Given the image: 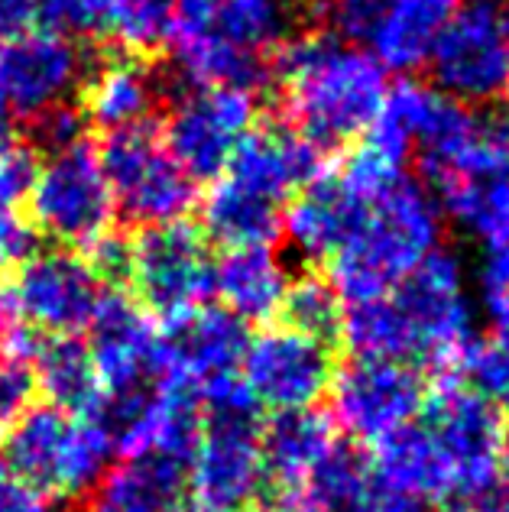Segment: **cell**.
I'll list each match as a JSON object with an SVG mask.
<instances>
[{"instance_id":"12","label":"cell","mask_w":509,"mask_h":512,"mask_svg":"<svg viewBox=\"0 0 509 512\" xmlns=\"http://www.w3.org/2000/svg\"><path fill=\"white\" fill-rule=\"evenodd\" d=\"M257 419H205L202 438L189 464L195 503L211 512H240L263 490L266 467L260 454Z\"/></svg>"},{"instance_id":"9","label":"cell","mask_w":509,"mask_h":512,"mask_svg":"<svg viewBox=\"0 0 509 512\" xmlns=\"http://www.w3.org/2000/svg\"><path fill=\"white\" fill-rule=\"evenodd\" d=\"M257 98L240 88H195L166 117L163 146L192 182H211L227 169L240 140L253 130Z\"/></svg>"},{"instance_id":"14","label":"cell","mask_w":509,"mask_h":512,"mask_svg":"<svg viewBox=\"0 0 509 512\" xmlns=\"http://www.w3.org/2000/svg\"><path fill=\"white\" fill-rule=\"evenodd\" d=\"M244 383L260 406L276 412L312 409L328 393L334 363L328 344L292 328H273L253 338L244 354Z\"/></svg>"},{"instance_id":"31","label":"cell","mask_w":509,"mask_h":512,"mask_svg":"<svg viewBox=\"0 0 509 512\" xmlns=\"http://www.w3.org/2000/svg\"><path fill=\"white\" fill-rule=\"evenodd\" d=\"M279 315L286 318V328L328 344L334 334H341L344 302L331 289V282L318 276H302L296 282H289Z\"/></svg>"},{"instance_id":"30","label":"cell","mask_w":509,"mask_h":512,"mask_svg":"<svg viewBox=\"0 0 509 512\" xmlns=\"http://www.w3.org/2000/svg\"><path fill=\"white\" fill-rule=\"evenodd\" d=\"M370 464L360 454L334 444V451L308 474L296 490L286 493V512H344L364 487Z\"/></svg>"},{"instance_id":"42","label":"cell","mask_w":509,"mask_h":512,"mask_svg":"<svg viewBox=\"0 0 509 512\" xmlns=\"http://www.w3.org/2000/svg\"><path fill=\"white\" fill-rule=\"evenodd\" d=\"M221 0H172V30H169V43L185 36H195L211 26L214 10H218Z\"/></svg>"},{"instance_id":"1","label":"cell","mask_w":509,"mask_h":512,"mask_svg":"<svg viewBox=\"0 0 509 512\" xmlns=\"http://www.w3.org/2000/svg\"><path fill=\"white\" fill-rule=\"evenodd\" d=\"M509 435L503 412L471 386L445 383L419 419L380 444V474L428 503L474 506L503 483Z\"/></svg>"},{"instance_id":"36","label":"cell","mask_w":509,"mask_h":512,"mask_svg":"<svg viewBox=\"0 0 509 512\" xmlns=\"http://www.w3.org/2000/svg\"><path fill=\"white\" fill-rule=\"evenodd\" d=\"M344 512H435V506L403 487L390 483L377 467H370L364 487L347 503Z\"/></svg>"},{"instance_id":"23","label":"cell","mask_w":509,"mask_h":512,"mask_svg":"<svg viewBox=\"0 0 509 512\" xmlns=\"http://www.w3.org/2000/svg\"><path fill=\"white\" fill-rule=\"evenodd\" d=\"M334 425L328 415L315 409H289L276 412L270 422L260 428V454L266 477L283 483L286 493L299 483L334 451Z\"/></svg>"},{"instance_id":"34","label":"cell","mask_w":509,"mask_h":512,"mask_svg":"<svg viewBox=\"0 0 509 512\" xmlns=\"http://www.w3.org/2000/svg\"><path fill=\"white\" fill-rule=\"evenodd\" d=\"M36 20L62 36H104L107 0H36Z\"/></svg>"},{"instance_id":"4","label":"cell","mask_w":509,"mask_h":512,"mask_svg":"<svg viewBox=\"0 0 509 512\" xmlns=\"http://www.w3.org/2000/svg\"><path fill=\"white\" fill-rule=\"evenodd\" d=\"M441 208L412 175L364 201L351 234L331 256V289L347 305L393 292L441 244Z\"/></svg>"},{"instance_id":"7","label":"cell","mask_w":509,"mask_h":512,"mask_svg":"<svg viewBox=\"0 0 509 512\" xmlns=\"http://www.w3.org/2000/svg\"><path fill=\"white\" fill-rule=\"evenodd\" d=\"M26 198L36 227L59 244L88 247L91 240L111 231L114 198L101 172L98 150L88 140L49 153Z\"/></svg>"},{"instance_id":"15","label":"cell","mask_w":509,"mask_h":512,"mask_svg":"<svg viewBox=\"0 0 509 512\" xmlns=\"http://www.w3.org/2000/svg\"><path fill=\"white\" fill-rule=\"evenodd\" d=\"M10 292L26 325L52 338L85 331L101 302L98 279L82 256L69 250L33 253L17 269Z\"/></svg>"},{"instance_id":"8","label":"cell","mask_w":509,"mask_h":512,"mask_svg":"<svg viewBox=\"0 0 509 512\" xmlns=\"http://www.w3.org/2000/svg\"><path fill=\"white\" fill-rule=\"evenodd\" d=\"M140 302L156 318H179L214 295V260L198 227L172 221L146 227L133 240V276Z\"/></svg>"},{"instance_id":"44","label":"cell","mask_w":509,"mask_h":512,"mask_svg":"<svg viewBox=\"0 0 509 512\" xmlns=\"http://www.w3.org/2000/svg\"><path fill=\"white\" fill-rule=\"evenodd\" d=\"M477 282H480V295H497L509 289V247L497 250H484V260L477 269Z\"/></svg>"},{"instance_id":"26","label":"cell","mask_w":509,"mask_h":512,"mask_svg":"<svg viewBox=\"0 0 509 512\" xmlns=\"http://www.w3.org/2000/svg\"><path fill=\"white\" fill-rule=\"evenodd\" d=\"M441 214L474 237L484 250L509 247V163L477 175V179L451 182L438 188Z\"/></svg>"},{"instance_id":"19","label":"cell","mask_w":509,"mask_h":512,"mask_svg":"<svg viewBox=\"0 0 509 512\" xmlns=\"http://www.w3.org/2000/svg\"><path fill=\"white\" fill-rule=\"evenodd\" d=\"M289 282V269L273 244L231 247L214 263V295L244 325L279 315Z\"/></svg>"},{"instance_id":"25","label":"cell","mask_w":509,"mask_h":512,"mask_svg":"<svg viewBox=\"0 0 509 512\" xmlns=\"http://www.w3.org/2000/svg\"><path fill=\"white\" fill-rule=\"evenodd\" d=\"M305 20V0H221L211 30L234 49L266 62L289 39H296Z\"/></svg>"},{"instance_id":"29","label":"cell","mask_w":509,"mask_h":512,"mask_svg":"<svg viewBox=\"0 0 509 512\" xmlns=\"http://www.w3.org/2000/svg\"><path fill=\"white\" fill-rule=\"evenodd\" d=\"M172 49H176L179 72L195 88H240L257 94V88H263L273 75L270 62L247 56V52L224 43L211 26L195 36L176 39Z\"/></svg>"},{"instance_id":"22","label":"cell","mask_w":509,"mask_h":512,"mask_svg":"<svg viewBox=\"0 0 509 512\" xmlns=\"http://www.w3.org/2000/svg\"><path fill=\"white\" fill-rule=\"evenodd\" d=\"M458 7L461 0H390L367 39L373 59L393 72L422 69Z\"/></svg>"},{"instance_id":"38","label":"cell","mask_w":509,"mask_h":512,"mask_svg":"<svg viewBox=\"0 0 509 512\" xmlns=\"http://www.w3.org/2000/svg\"><path fill=\"white\" fill-rule=\"evenodd\" d=\"M390 0H321V13L347 43H367Z\"/></svg>"},{"instance_id":"2","label":"cell","mask_w":509,"mask_h":512,"mask_svg":"<svg viewBox=\"0 0 509 512\" xmlns=\"http://www.w3.org/2000/svg\"><path fill=\"white\" fill-rule=\"evenodd\" d=\"M341 334L360 360L458 363L474 341V299L461 260L435 250L393 292L347 305Z\"/></svg>"},{"instance_id":"32","label":"cell","mask_w":509,"mask_h":512,"mask_svg":"<svg viewBox=\"0 0 509 512\" xmlns=\"http://www.w3.org/2000/svg\"><path fill=\"white\" fill-rule=\"evenodd\" d=\"M172 0H107V30L114 43L133 52H150L169 43Z\"/></svg>"},{"instance_id":"47","label":"cell","mask_w":509,"mask_h":512,"mask_svg":"<svg viewBox=\"0 0 509 512\" xmlns=\"http://www.w3.org/2000/svg\"><path fill=\"white\" fill-rule=\"evenodd\" d=\"M10 127H13V111L7 107V101L0 98V137H10Z\"/></svg>"},{"instance_id":"6","label":"cell","mask_w":509,"mask_h":512,"mask_svg":"<svg viewBox=\"0 0 509 512\" xmlns=\"http://www.w3.org/2000/svg\"><path fill=\"white\" fill-rule=\"evenodd\" d=\"M98 163L114 208L143 227L185 221L198 201L195 182L179 169L150 127L111 133L98 150Z\"/></svg>"},{"instance_id":"24","label":"cell","mask_w":509,"mask_h":512,"mask_svg":"<svg viewBox=\"0 0 509 512\" xmlns=\"http://www.w3.org/2000/svg\"><path fill=\"white\" fill-rule=\"evenodd\" d=\"M159 82L146 65L133 59H114L95 69L85 85V117L107 133L146 127L156 111Z\"/></svg>"},{"instance_id":"50","label":"cell","mask_w":509,"mask_h":512,"mask_svg":"<svg viewBox=\"0 0 509 512\" xmlns=\"http://www.w3.org/2000/svg\"><path fill=\"white\" fill-rule=\"evenodd\" d=\"M276 512H286V509H276Z\"/></svg>"},{"instance_id":"37","label":"cell","mask_w":509,"mask_h":512,"mask_svg":"<svg viewBox=\"0 0 509 512\" xmlns=\"http://www.w3.org/2000/svg\"><path fill=\"white\" fill-rule=\"evenodd\" d=\"M88 253V269L98 279V286H120L130 282L133 276V240L120 237L114 231L101 234L98 240H91L85 247Z\"/></svg>"},{"instance_id":"28","label":"cell","mask_w":509,"mask_h":512,"mask_svg":"<svg viewBox=\"0 0 509 512\" xmlns=\"http://www.w3.org/2000/svg\"><path fill=\"white\" fill-rule=\"evenodd\" d=\"M202 227L224 250L273 244L283 231V211L273 201H263L221 179L211 185V192L202 201Z\"/></svg>"},{"instance_id":"20","label":"cell","mask_w":509,"mask_h":512,"mask_svg":"<svg viewBox=\"0 0 509 512\" xmlns=\"http://www.w3.org/2000/svg\"><path fill=\"white\" fill-rule=\"evenodd\" d=\"M75 415L56 406H30L7 428L4 470L39 493L59 496Z\"/></svg>"},{"instance_id":"45","label":"cell","mask_w":509,"mask_h":512,"mask_svg":"<svg viewBox=\"0 0 509 512\" xmlns=\"http://www.w3.org/2000/svg\"><path fill=\"white\" fill-rule=\"evenodd\" d=\"M36 0H0V39L33 30Z\"/></svg>"},{"instance_id":"40","label":"cell","mask_w":509,"mask_h":512,"mask_svg":"<svg viewBox=\"0 0 509 512\" xmlns=\"http://www.w3.org/2000/svg\"><path fill=\"white\" fill-rule=\"evenodd\" d=\"M33 124H36V143L49 153L85 143V117L69 104H59V107H52V111L33 117Z\"/></svg>"},{"instance_id":"17","label":"cell","mask_w":509,"mask_h":512,"mask_svg":"<svg viewBox=\"0 0 509 512\" xmlns=\"http://www.w3.org/2000/svg\"><path fill=\"white\" fill-rule=\"evenodd\" d=\"M227 182L283 208L289 195L318 175V150L286 127H253L224 169Z\"/></svg>"},{"instance_id":"21","label":"cell","mask_w":509,"mask_h":512,"mask_svg":"<svg viewBox=\"0 0 509 512\" xmlns=\"http://www.w3.org/2000/svg\"><path fill=\"white\" fill-rule=\"evenodd\" d=\"M185 487L189 467L159 454L127 457L88 490L82 512H176Z\"/></svg>"},{"instance_id":"10","label":"cell","mask_w":509,"mask_h":512,"mask_svg":"<svg viewBox=\"0 0 509 512\" xmlns=\"http://www.w3.org/2000/svg\"><path fill=\"white\" fill-rule=\"evenodd\" d=\"M331 419L344 435L380 444L419 419L425 386L409 363L354 357L331 376Z\"/></svg>"},{"instance_id":"48","label":"cell","mask_w":509,"mask_h":512,"mask_svg":"<svg viewBox=\"0 0 509 512\" xmlns=\"http://www.w3.org/2000/svg\"><path fill=\"white\" fill-rule=\"evenodd\" d=\"M176 512H211V509H205V506H198V503H195V506H179Z\"/></svg>"},{"instance_id":"13","label":"cell","mask_w":509,"mask_h":512,"mask_svg":"<svg viewBox=\"0 0 509 512\" xmlns=\"http://www.w3.org/2000/svg\"><path fill=\"white\" fill-rule=\"evenodd\" d=\"M250 344V331L227 308H195L169 318L156 338V383L202 389L218 376L237 373Z\"/></svg>"},{"instance_id":"41","label":"cell","mask_w":509,"mask_h":512,"mask_svg":"<svg viewBox=\"0 0 509 512\" xmlns=\"http://www.w3.org/2000/svg\"><path fill=\"white\" fill-rule=\"evenodd\" d=\"M36 253L33 224L13 208H0V276L20 269Z\"/></svg>"},{"instance_id":"39","label":"cell","mask_w":509,"mask_h":512,"mask_svg":"<svg viewBox=\"0 0 509 512\" xmlns=\"http://www.w3.org/2000/svg\"><path fill=\"white\" fill-rule=\"evenodd\" d=\"M33 389H36V380H33L30 363L0 354V428H10L26 409H30Z\"/></svg>"},{"instance_id":"11","label":"cell","mask_w":509,"mask_h":512,"mask_svg":"<svg viewBox=\"0 0 509 512\" xmlns=\"http://www.w3.org/2000/svg\"><path fill=\"white\" fill-rule=\"evenodd\" d=\"M85 49L56 30H26L0 39V98L13 117H39L85 82Z\"/></svg>"},{"instance_id":"33","label":"cell","mask_w":509,"mask_h":512,"mask_svg":"<svg viewBox=\"0 0 509 512\" xmlns=\"http://www.w3.org/2000/svg\"><path fill=\"white\" fill-rule=\"evenodd\" d=\"M458 367L467 376V386L484 396L490 406H509V350L497 341H471L458 357Z\"/></svg>"},{"instance_id":"43","label":"cell","mask_w":509,"mask_h":512,"mask_svg":"<svg viewBox=\"0 0 509 512\" xmlns=\"http://www.w3.org/2000/svg\"><path fill=\"white\" fill-rule=\"evenodd\" d=\"M0 512H56L46 493L26 487L23 480L0 467Z\"/></svg>"},{"instance_id":"49","label":"cell","mask_w":509,"mask_h":512,"mask_svg":"<svg viewBox=\"0 0 509 512\" xmlns=\"http://www.w3.org/2000/svg\"><path fill=\"white\" fill-rule=\"evenodd\" d=\"M503 98H506V137H509V91L503 94Z\"/></svg>"},{"instance_id":"3","label":"cell","mask_w":509,"mask_h":512,"mask_svg":"<svg viewBox=\"0 0 509 512\" xmlns=\"http://www.w3.org/2000/svg\"><path fill=\"white\" fill-rule=\"evenodd\" d=\"M273 72L286 85V107L296 133L315 146L351 143L377 120L386 85V69L373 52L338 36H296L276 52Z\"/></svg>"},{"instance_id":"5","label":"cell","mask_w":509,"mask_h":512,"mask_svg":"<svg viewBox=\"0 0 509 512\" xmlns=\"http://www.w3.org/2000/svg\"><path fill=\"white\" fill-rule=\"evenodd\" d=\"M441 94L464 107L509 91V0H461L428 59Z\"/></svg>"},{"instance_id":"27","label":"cell","mask_w":509,"mask_h":512,"mask_svg":"<svg viewBox=\"0 0 509 512\" xmlns=\"http://www.w3.org/2000/svg\"><path fill=\"white\" fill-rule=\"evenodd\" d=\"M33 380L43 386L49 406L69 415H91L104 393L91 350L75 334L43 338L33 357Z\"/></svg>"},{"instance_id":"16","label":"cell","mask_w":509,"mask_h":512,"mask_svg":"<svg viewBox=\"0 0 509 512\" xmlns=\"http://www.w3.org/2000/svg\"><path fill=\"white\" fill-rule=\"evenodd\" d=\"M91 360L104 393L140 389L156 380V338L159 331L143 308L127 295H101L95 315L88 321Z\"/></svg>"},{"instance_id":"18","label":"cell","mask_w":509,"mask_h":512,"mask_svg":"<svg viewBox=\"0 0 509 512\" xmlns=\"http://www.w3.org/2000/svg\"><path fill=\"white\" fill-rule=\"evenodd\" d=\"M364 201L338 175H315L299 188L283 214V231L292 250L305 260H331L364 211Z\"/></svg>"},{"instance_id":"35","label":"cell","mask_w":509,"mask_h":512,"mask_svg":"<svg viewBox=\"0 0 509 512\" xmlns=\"http://www.w3.org/2000/svg\"><path fill=\"white\" fill-rule=\"evenodd\" d=\"M39 159L30 143L0 137V208H13L30 195L36 182Z\"/></svg>"},{"instance_id":"46","label":"cell","mask_w":509,"mask_h":512,"mask_svg":"<svg viewBox=\"0 0 509 512\" xmlns=\"http://www.w3.org/2000/svg\"><path fill=\"white\" fill-rule=\"evenodd\" d=\"M487 318H490V341H497L500 347L509 350V289L487 295L484 299Z\"/></svg>"}]
</instances>
